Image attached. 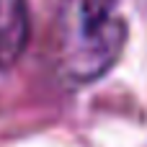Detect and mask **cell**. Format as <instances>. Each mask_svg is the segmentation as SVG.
<instances>
[{
	"instance_id": "cell-1",
	"label": "cell",
	"mask_w": 147,
	"mask_h": 147,
	"mask_svg": "<svg viewBox=\"0 0 147 147\" xmlns=\"http://www.w3.org/2000/svg\"><path fill=\"white\" fill-rule=\"evenodd\" d=\"M127 34L119 0H72L62 36V70L67 80L83 85L109 72L127 44Z\"/></svg>"
},
{
	"instance_id": "cell-2",
	"label": "cell",
	"mask_w": 147,
	"mask_h": 147,
	"mask_svg": "<svg viewBox=\"0 0 147 147\" xmlns=\"http://www.w3.org/2000/svg\"><path fill=\"white\" fill-rule=\"evenodd\" d=\"M28 41V3L0 0V70L18 62Z\"/></svg>"
}]
</instances>
